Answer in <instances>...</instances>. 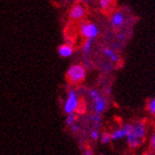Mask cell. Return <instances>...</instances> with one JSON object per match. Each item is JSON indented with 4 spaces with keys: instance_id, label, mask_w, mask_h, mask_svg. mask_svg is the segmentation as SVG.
<instances>
[{
    "instance_id": "obj_10",
    "label": "cell",
    "mask_w": 155,
    "mask_h": 155,
    "mask_svg": "<svg viewBox=\"0 0 155 155\" xmlns=\"http://www.w3.org/2000/svg\"><path fill=\"white\" fill-rule=\"evenodd\" d=\"M57 52L61 58H70L74 53V48L69 43H63V45H59Z\"/></svg>"
},
{
    "instance_id": "obj_24",
    "label": "cell",
    "mask_w": 155,
    "mask_h": 155,
    "mask_svg": "<svg viewBox=\"0 0 155 155\" xmlns=\"http://www.w3.org/2000/svg\"><path fill=\"white\" fill-rule=\"evenodd\" d=\"M100 155H107V154H103V153H102V154H100Z\"/></svg>"
},
{
    "instance_id": "obj_22",
    "label": "cell",
    "mask_w": 155,
    "mask_h": 155,
    "mask_svg": "<svg viewBox=\"0 0 155 155\" xmlns=\"http://www.w3.org/2000/svg\"><path fill=\"white\" fill-rule=\"evenodd\" d=\"M141 155H155V153L151 152V151H146V152L142 153V154H141Z\"/></svg>"
},
{
    "instance_id": "obj_3",
    "label": "cell",
    "mask_w": 155,
    "mask_h": 155,
    "mask_svg": "<svg viewBox=\"0 0 155 155\" xmlns=\"http://www.w3.org/2000/svg\"><path fill=\"white\" fill-rule=\"evenodd\" d=\"M80 94L78 93V91L75 87H70L68 90V93H67V97H65V100L62 104V111L64 114H72V113H77L80 111L81 107V99H80Z\"/></svg>"
},
{
    "instance_id": "obj_12",
    "label": "cell",
    "mask_w": 155,
    "mask_h": 155,
    "mask_svg": "<svg viewBox=\"0 0 155 155\" xmlns=\"http://www.w3.org/2000/svg\"><path fill=\"white\" fill-rule=\"evenodd\" d=\"M94 40L92 39H85L82 45V54L83 58H90V54L92 52V48H93Z\"/></svg>"
},
{
    "instance_id": "obj_7",
    "label": "cell",
    "mask_w": 155,
    "mask_h": 155,
    "mask_svg": "<svg viewBox=\"0 0 155 155\" xmlns=\"http://www.w3.org/2000/svg\"><path fill=\"white\" fill-rule=\"evenodd\" d=\"M87 15V9L83 3L75 2L69 11V18L72 21H81Z\"/></svg>"
},
{
    "instance_id": "obj_8",
    "label": "cell",
    "mask_w": 155,
    "mask_h": 155,
    "mask_svg": "<svg viewBox=\"0 0 155 155\" xmlns=\"http://www.w3.org/2000/svg\"><path fill=\"white\" fill-rule=\"evenodd\" d=\"M126 22V13L123 10H116L112 12L110 18L111 27L114 29H121Z\"/></svg>"
},
{
    "instance_id": "obj_23",
    "label": "cell",
    "mask_w": 155,
    "mask_h": 155,
    "mask_svg": "<svg viewBox=\"0 0 155 155\" xmlns=\"http://www.w3.org/2000/svg\"><path fill=\"white\" fill-rule=\"evenodd\" d=\"M75 1H77V2H83V1H87V0H75Z\"/></svg>"
},
{
    "instance_id": "obj_4",
    "label": "cell",
    "mask_w": 155,
    "mask_h": 155,
    "mask_svg": "<svg viewBox=\"0 0 155 155\" xmlns=\"http://www.w3.org/2000/svg\"><path fill=\"white\" fill-rule=\"evenodd\" d=\"M87 78V69L81 63L71 64L67 70L65 79L71 85H80Z\"/></svg>"
},
{
    "instance_id": "obj_11",
    "label": "cell",
    "mask_w": 155,
    "mask_h": 155,
    "mask_svg": "<svg viewBox=\"0 0 155 155\" xmlns=\"http://www.w3.org/2000/svg\"><path fill=\"white\" fill-rule=\"evenodd\" d=\"M102 115L95 113H91L89 115V122L91 124V129H101L102 126Z\"/></svg>"
},
{
    "instance_id": "obj_6",
    "label": "cell",
    "mask_w": 155,
    "mask_h": 155,
    "mask_svg": "<svg viewBox=\"0 0 155 155\" xmlns=\"http://www.w3.org/2000/svg\"><path fill=\"white\" fill-rule=\"evenodd\" d=\"M130 129H131V122H124L111 130L110 135L112 142H121V141H124L125 137L127 136V133H129Z\"/></svg>"
},
{
    "instance_id": "obj_5",
    "label": "cell",
    "mask_w": 155,
    "mask_h": 155,
    "mask_svg": "<svg viewBox=\"0 0 155 155\" xmlns=\"http://www.w3.org/2000/svg\"><path fill=\"white\" fill-rule=\"evenodd\" d=\"M79 32H80L81 37L85 39H95L100 35V28L97 23L92 22V21H82L79 25Z\"/></svg>"
},
{
    "instance_id": "obj_13",
    "label": "cell",
    "mask_w": 155,
    "mask_h": 155,
    "mask_svg": "<svg viewBox=\"0 0 155 155\" xmlns=\"http://www.w3.org/2000/svg\"><path fill=\"white\" fill-rule=\"evenodd\" d=\"M116 0H99V7L103 12H110L115 6Z\"/></svg>"
},
{
    "instance_id": "obj_15",
    "label": "cell",
    "mask_w": 155,
    "mask_h": 155,
    "mask_svg": "<svg viewBox=\"0 0 155 155\" xmlns=\"http://www.w3.org/2000/svg\"><path fill=\"white\" fill-rule=\"evenodd\" d=\"M146 111L151 116L155 117V97H152L146 102Z\"/></svg>"
},
{
    "instance_id": "obj_9",
    "label": "cell",
    "mask_w": 155,
    "mask_h": 155,
    "mask_svg": "<svg viewBox=\"0 0 155 155\" xmlns=\"http://www.w3.org/2000/svg\"><path fill=\"white\" fill-rule=\"evenodd\" d=\"M102 54H103L111 63H113V64H117V63H120V61H121L120 54L113 48H111V47H104V48L102 49Z\"/></svg>"
},
{
    "instance_id": "obj_14",
    "label": "cell",
    "mask_w": 155,
    "mask_h": 155,
    "mask_svg": "<svg viewBox=\"0 0 155 155\" xmlns=\"http://www.w3.org/2000/svg\"><path fill=\"white\" fill-rule=\"evenodd\" d=\"M99 141H100V143L102 144V145H110L111 143H112L110 132H107V131H103V132H101Z\"/></svg>"
},
{
    "instance_id": "obj_19",
    "label": "cell",
    "mask_w": 155,
    "mask_h": 155,
    "mask_svg": "<svg viewBox=\"0 0 155 155\" xmlns=\"http://www.w3.org/2000/svg\"><path fill=\"white\" fill-rule=\"evenodd\" d=\"M114 70V64L113 63H111L110 61H105L102 65V71L104 73H110Z\"/></svg>"
},
{
    "instance_id": "obj_1",
    "label": "cell",
    "mask_w": 155,
    "mask_h": 155,
    "mask_svg": "<svg viewBox=\"0 0 155 155\" xmlns=\"http://www.w3.org/2000/svg\"><path fill=\"white\" fill-rule=\"evenodd\" d=\"M149 135V126L144 120H136L131 122L127 136L125 137V144L131 151H137L144 145Z\"/></svg>"
},
{
    "instance_id": "obj_17",
    "label": "cell",
    "mask_w": 155,
    "mask_h": 155,
    "mask_svg": "<svg viewBox=\"0 0 155 155\" xmlns=\"http://www.w3.org/2000/svg\"><path fill=\"white\" fill-rule=\"evenodd\" d=\"M78 122V114L77 113H72V114H68V115L65 116V120H64V123L65 125L70 127L71 125H73L74 123Z\"/></svg>"
},
{
    "instance_id": "obj_20",
    "label": "cell",
    "mask_w": 155,
    "mask_h": 155,
    "mask_svg": "<svg viewBox=\"0 0 155 155\" xmlns=\"http://www.w3.org/2000/svg\"><path fill=\"white\" fill-rule=\"evenodd\" d=\"M69 130H70V132L73 133V134H78V133L81 131V126H80V124H79V122H77V123H74L73 125L70 126Z\"/></svg>"
},
{
    "instance_id": "obj_16",
    "label": "cell",
    "mask_w": 155,
    "mask_h": 155,
    "mask_svg": "<svg viewBox=\"0 0 155 155\" xmlns=\"http://www.w3.org/2000/svg\"><path fill=\"white\" fill-rule=\"evenodd\" d=\"M100 134L101 129H90V131H89V139L92 142H97L99 139H100Z\"/></svg>"
},
{
    "instance_id": "obj_21",
    "label": "cell",
    "mask_w": 155,
    "mask_h": 155,
    "mask_svg": "<svg viewBox=\"0 0 155 155\" xmlns=\"http://www.w3.org/2000/svg\"><path fill=\"white\" fill-rule=\"evenodd\" d=\"M82 155H93V150L91 149V147H85Z\"/></svg>"
},
{
    "instance_id": "obj_2",
    "label": "cell",
    "mask_w": 155,
    "mask_h": 155,
    "mask_svg": "<svg viewBox=\"0 0 155 155\" xmlns=\"http://www.w3.org/2000/svg\"><path fill=\"white\" fill-rule=\"evenodd\" d=\"M87 95L91 101V111L92 113L103 115L110 107V101L109 97L104 92L97 89L92 87L87 91Z\"/></svg>"
},
{
    "instance_id": "obj_18",
    "label": "cell",
    "mask_w": 155,
    "mask_h": 155,
    "mask_svg": "<svg viewBox=\"0 0 155 155\" xmlns=\"http://www.w3.org/2000/svg\"><path fill=\"white\" fill-rule=\"evenodd\" d=\"M147 143H149V151L155 153V129L150 133Z\"/></svg>"
}]
</instances>
